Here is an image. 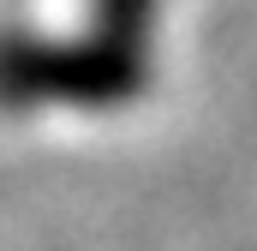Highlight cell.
Listing matches in <instances>:
<instances>
[{
	"label": "cell",
	"mask_w": 257,
	"mask_h": 251,
	"mask_svg": "<svg viewBox=\"0 0 257 251\" xmlns=\"http://www.w3.org/2000/svg\"><path fill=\"white\" fill-rule=\"evenodd\" d=\"M144 90V54L102 36L90 42H30L0 36V102L12 108H120Z\"/></svg>",
	"instance_id": "obj_1"
},
{
	"label": "cell",
	"mask_w": 257,
	"mask_h": 251,
	"mask_svg": "<svg viewBox=\"0 0 257 251\" xmlns=\"http://www.w3.org/2000/svg\"><path fill=\"white\" fill-rule=\"evenodd\" d=\"M156 6L162 0H96V36L114 42V48H126V54H144L150 48Z\"/></svg>",
	"instance_id": "obj_2"
}]
</instances>
